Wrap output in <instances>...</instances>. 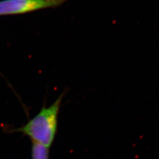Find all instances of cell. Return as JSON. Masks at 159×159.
<instances>
[{
	"label": "cell",
	"mask_w": 159,
	"mask_h": 159,
	"mask_svg": "<svg viewBox=\"0 0 159 159\" xmlns=\"http://www.w3.org/2000/svg\"><path fill=\"white\" fill-rule=\"evenodd\" d=\"M63 95L60 96L51 105L43 107L32 119L16 131L26 135L36 143L49 148L55 139L58 123V116Z\"/></svg>",
	"instance_id": "cell-1"
},
{
	"label": "cell",
	"mask_w": 159,
	"mask_h": 159,
	"mask_svg": "<svg viewBox=\"0 0 159 159\" xmlns=\"http://www.w3.org/2000/svg\"><path fill=\"white\" fill-rule=\"evenodd\" d=\"M67 0H2L0 16L23 14L61 6Z\"/></svg>",
	"instance_id": "cell-2"
},
{
	"label": "cell",
	"mask_w": 159,
	"mask_h": 159,
	"mask_svg": "<svg viewBox=\"0 0 159 159\" xmlns=\"http://www.w3.org/2000/svg\"><path fill=\"white\" fill-rule=\"evenodd\" d=\"M31 159H49V148L32 143Z\"/></svg>",
	"instance_id": "cell-3"
}]
</instances>
